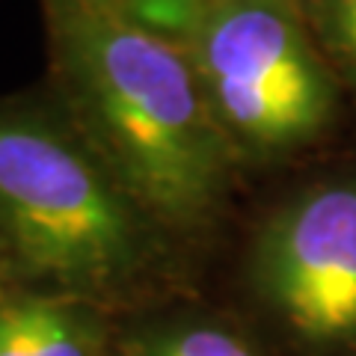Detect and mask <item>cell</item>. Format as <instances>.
Here are the masks:
<instances>
[{
  "label": "cell",
  "instance_id": "9",
  "mask_svg": "<svg viewBox=\"0 0 356 356\" xmlns=\"http://www.w3.org/2000/svg\"><path fill=\"white\" fill-rule=\"evenodd\" d=\"M6 264H13V259H9L6 238H3V232H0V280H3V270H6Z\"/></svg>",
  "mask_w": 356,
  "mask_h": 356
},
{
  "label": "cell",
  "instance_id": "5",
  "mask_svg": "<svg viewBox=\"0 0 356 356\" xmlns=\"http://www.w3.org/2000/svg\"><path fill=\"white\" fill-rule=\"evenodd\" d=\"M21 309L33 356H107L98 324L72 300L27 297Z\"/></svg>",
  "mask_w": 356,
  "mask_h": 356
},
{
  "label": "cell",
  "instance_id": "8",
  "mask_svg": "<svg viewBox=\"0 0 356 356\" xmlns=\"http://www.w3.org/2000/svg\"><path fill=\"white\" fill-rule=\"evenodd\" d=\"M0 356H33L21 300L0 303Z\"/></svg>",
  "mask_w": 356,
  "mask_h": 356
},
{
  "label": "cell",
  "instance_id": "4",
  "mask_svg": "<svg viewBox=\"0 0 356 356\" xmlns=\"http://www.w3.org/2000/svg\"><path fill=\"white\" fill-rule=\"evenodd\" d=\"M255 288L297 339H356V184L291 199L255 247Z\"/></svg>",
  "mask_w": 356,
  "mask_h": 356
},
{
  "label": "cell",
  "instance_id": "7",
  "mask_svg": "<svg viewBox=\"0 0 356 356\" xmlns=\"http://www.w3.org/2000/svg\"><path fill=\"white\" fill-rule=\"evenodd\" d=\"M309 13L327 48L356 72V0H312Z\"/></svg>",
  "mask_w": 356,
  "mask_h": 356
},
{
  "label": "cell",
  "instance_id": "3",
  "mask_svg": "<svg viewBox=\"0 0 356 356\" xmlns=\"http://www.w3.org/2000/svg\"><path fill=\"white\" fill-rule=\"evenodd\" d=\"M178 42L235 154H282L327 128L332 81L294 0H184Z\"/></svg>",
  "mask_w": 356,
  "mask_h": 356
},
{
  "label": "cell",
  "instance_id": "2",
  "mask_svg": "<svg viewBox=\"0 0 356 356\" xmlns=\"http://www.w3.org/2000/svg\"><path fill=\"white\" fill-rule=\"evenodd\" d=\"M146 214L72 122L0 107V232L27 280L107 294L143 264Z\"/></svg>",
  "mask_w": 356,
  "mask_h": 356
},
{
  "label": "cell",
  "instance_id": "6",
  "mask_svg": "<svg viewBox=\"0 0 356 356\" xmlns=\"http://www.w3.org/2000/svg\"><path fill=\"white\" fill-rule=\"evenodd\" d=\"M125 356H264L238 330L217 321H172L154 327L125 350Z\"/></svg>",
  "mask_w": 356,
  "mask_h": 356
},
{
  "label": "cell",
  "instance_id": "1",
  "mask_svg": "<svg viewBox=\"0 0 356 356\" xmlns=\"http://www.w3.org/2000/svg\"><path fill=\"white\" fill-rule=\"evenodd\" d=\"M51 44L69 122L137 208L202 220L235 149L181 42L119 0H51Z\"/></svg>",
  "mask_w": 356,
  "mask_h": 356
}]
</instances>
